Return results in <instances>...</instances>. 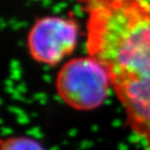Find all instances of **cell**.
<instances>
[{
    "mask_svg": "<svg viewBox=\"0 0 150 150\" xmlns=\"http://www.w3.org/2000/svg\"><path fill=\"white\" fill-rule=\"evenodd\" d=\"M55 87L59 98L77 111L98 109L113 90L107 69L89 55L65 62L57 73Z\"/></svg>",
    "mask_w": 150,
    "mask_h": 150,
    "instance_id": "obj_2",
    "label": "cell"
},
{
    "mask_svg": "<svg viewBox=\"0 0 150 150\" xmlns=\"http://www.w3.org/2000/svg\"><path fill=\"white\" fill-rule=\"evenodd\" d=\"M130 130L150 145V71L112 83Z\"/></svg>",
    "mask_w": 150,
    "mask_h": 150,
    "instance_id": "obj_4",
    "label": "cell"
},
{
    "mask_svg": "<svg viewBox=\"0 0 150 150\" xmlns=\"http://www.w3.org/2000/svg\"><path fill=\"white\" fill-rule=\"evenodd\" d=\"M86 17L87 55L111 82L150 71V0H77Z\"/></svg>",
    "mask_w": 150,
    "mask_h": 150,
    "instance_id": "obj_1",
    "label": "cell"
},
{
    "mask_svg": "<svg viewBox=\"0 0 150 150\" xmlns=\"http://www.w3.org/2000/svg\"><path fill=\"white\" fill-rule=\"evenodd\" d=\"M79 34V25L73 17H41L33 23L28 33V52L37 64L55 67L72 55Z\"/></svg>",
    "mask_w": 150,
    "mask_h": 150,
    "instance_id": "obj_3",
    "label": "cell"
},
{
    "mask_svg": "<svg viewBox=\"0 0 150 150\" xmlns=\"http://www.w3.org/2000/svg\"><path fill=\"white\" fill-rule=\"evenodd\" d=\"M0 150H47L40 142L28 136H11L1 140Z\"/></svg>",
    "mask_w": 150,
    "mask_h": 150,
    "instance_id": "obj_5",
    "label": "cell"
}]
</instances>
